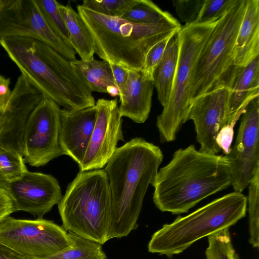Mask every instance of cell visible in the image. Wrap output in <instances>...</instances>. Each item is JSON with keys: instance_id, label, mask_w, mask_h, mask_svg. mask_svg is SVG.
<instances>
[{"instance_id": "e575fe53", "label": "cell", "mask_w": 259, "mask_h": 259, "mask_svg": "<svg viewBox=\"0 0 259 259\" xmlns=\"http://www.w3.org/2000/svg\"><path fill=\"white\" fill-rule=\"evenodd\" d=\"M15 211L13 199L8 191L0 186V222Z\"/></svg>"}, {"instance_id": "603a6c76", "label": "cell", "mask_w": 259, "mask_h": 259, "mask_svg": "<svg viewBox=\"0 0 259 259\" xmlns=\"http://www.w3.org/2000/svg\"><path fill=\"white\" fill-rule=\"evenodd\" d=\"M59 9L68 31L70 45L76 54L85 61L94 59L93 40L79 14L69 5L60 4Z\"/></svg>"}, {"instance_id": "7c38bea8", "label": "cell", "mask_w": 259, "mask_h": 259, "mask_svg": "<svg viewBox=\"0 0 259 259\" xmlns=\"http://www.w3.org/2000/svg\"><path fill=\"white\" fill-rule=\"evenodd\" d=\"M235 145L227 157L235 191L242 192L259 170V96L251 99L243 112Z\"/></svg>"}, {"instance_id": "4dcf8cb0", "label": "cell", "mask_w": 259, "mask_h": 259, "mask_svg": "<svg viewBox=\"0 0 259 259\" xmlns=\"http://www.w3.org/2000/svg\"><path fill=\"white\" fill-rule=\"evenodd\" d=\"M205 0L173 1L180 19L185 24H195Z\"/></svg>"}, {"instance_id": "f1b7e54d", "label": "cell", "mask_w": 259, "mask_h": 259, "mask_svg": "<svg viewBox=\"0 0 259 259\" xmlns=\"http://www.w3.org/2000/svg\"><path fill=\"white\" fill-rule=\"evenodd\" d=\"M247 199L248 203L250 244L254 248L259 246V170L250 182Z\"/></svg>"}, {"instance_id": "3957f363", "label": "cell", "mask_w": 259, "mask_h": 259, "mask_svg": "<svg viewBox=\"0 0 259 259\" xmlns=\"http://www.w3.org/2000/svg\"><path fill=\"white\" fill-rule=\"evenodd\" d=\"M0 45L27 79L44 98L68 110L95 106L89 89L71 61L48 45L32 38L13 36Z\"/></svg>"}, {"instance_id": "cb8c5ba5", "label": "cell", "mask_w": 259, "mask_h": 259, "mask_svg": "<svg viewBox=\"0 0 259 259\" xmlns=\"http://www.w3.org/2000/svg\"><path fill=\"white\" fill-rule=\"evenodd\" d=\"M70 246L54 255L31 259H107L102 245L91 240L68 232Z\"/></svg>"}, {"instance_id": "30bf717a", "label": "cell", "mask_w": 259, "mask_h": 259, "mask_svg": "<svg viewBox=\"0 0 259 259\" xmlns=\"http://www.w3.org/2000/svg\"><path fill=\"white\" fill-rule=\"evenodd\" d=\"M61 108L44 98L29 114L23 135V155L30 166H44L63 153L59 144Z\"/></svg>"}, {"instance_id": "5b68a950", "label": "cell", "mask_w": 259, "mask_h": 259, "mask_svg": "<svg viewBox=\"0 0 259 259\" xmlns=\"http://www.w3.org/2000/svg\"><path fill=\"white\" fill-rule=\"evenodd\" d=\"M247 204V197L235 191L178 216L152 235L148 251L168 257L180 254L200 239L235 225L245 216Z\"/></svg>"}, {"instance_id": "e0dca14e", "label": "cell", "mask_w": 259, "mask_h": 259, "mask_svg": "<svg viewBox=\"0 0 259 259\" xmlns=\"http://www.w3.org/2000/svg\"><path fill=\"white\" fill-rule=\"evenodd\" d=\"M97 116L96 105L78 110L61 109L59 144L63 155L81 164Z\"/></svg>"}, {"instance_id": "d4e9b609", "label": "cell", "mask_w": 259, "mask_h": 259, "mask_svg": "<svg viewBox=\"0 0 259 259\" xmlns=\"http://www.w3.org/2000/svg\"><path fill=\"white\" fill-rule=\"evenodd\" d=\"M121 18L133 23L145 25L158 24L176 19L149 0H135Z\"/></svg>"}, {"instance_id": "52a82bcc", "label": "cell", "mask_w": 259, "mask_h": 259, "mask_svg": "<svg viewBox=\"0 0 259 259\" xmlns=\"http://www.w3.org/2000/svg\"><path fill=\"white\" fill-rule=\"evenodd\" d=\"M247 0H235L222 16L195 63L190 101L219 89L230 90L243 68L236 66L234 49Z\"/></svg>"}, {"instance_id": "484cf974", "label": "cell", "mask_w": 259, "mask_h": 259, "mask_svg": "<svg viewBox=\"0 0 259 259\" xmlns=\"http://www.w3.org/2000/svg\"><path fill=\"white\" fill-rule=\"evenodd\" d=\"M22 153L12 149L0 150V186L18 180L28 170Z\"/></svg>"}, {"instance_id": "9a60e30c", "label": "cell", "mask_w": 259, "mask_h": 259, "mask_svg": "<svg viewBox=\"0 0 259 259\" xmlns=\"http://www.w3.org/2000/svg\"><path fill=\"white\" fill-rule=\"evenodd\" d=\"M44 98L41 92L22 74L12 91L7 109L0 112V150L12 149L23 154V135L26 121Z\"/></svg>"}, {"instance_id": "ffe728a7", "label": "cell", "mask_w": 259, "mask_h": 259, "mask_svg": "<svg viewBox=\"0 0 259 259\" xmlns=\"http://www.w3.org/2000/svg\"><path fill=\"white\" fill-rule=\"evenodd\" d=\"M259 55V1L247 4L234 49V62L243 68Z\"/></svg>"}, {"instance_id": "8992f818", "label": "cell", "mask_w": 259, "mask_h": 259, "mask_svg": "<svg viewBox=\"0 0 259 259\" xmlns=\"http://www.w3.org/2000/svg\"><path fill=\"white\" fill-rule=\"evenodd\" d=\"M58 207L66 231L101 245L107 241L111 197L104 169L78 172Z\"/></svg>"}, {"instance_id": "f35d334b", "label": "cell", "mask_w": 259, "mask_h": 259, "mask_svg": "<svg viewBox=\"0 0 259 259\" xmlns=\"http://www.w3.org/2000/svg\"><path fill=\"white\" fill-rule=\"evenodd\" d=\"M5 0H0V8H2L4 5Z\"/></svg>"}, {"instance_id": "44dd1931", "label": "cell", "mask_w": 259, "mask_h": 259, "mask_svg": "<svg viewBox=\"0 0 259 259\" xmlns=\"http://www.w3.org/2000/svg\"><path fill=\"white\" fill-rule=\"evenodd\" d=\"M71 64L92 92L106 93L113 97L119 96L108 62L94 58L88 61L75 59L71 61Z\"/></svg>"}, {"instance_id": "1f68e13d", "label": "cell", "mask_w": 259, "mask_h": 259, "mask_svg": "<svg viewBox=\"0 0 259 259\" xmlns=\"http://www.w3.org/2000/svg\"><path fill=\"white\" fill-rule=\"evenodd\" d=\"M234 2L235 0H205L195 24L220 19Z\"/></svg>"}, {"instance_id": "836d02e7", "label": "cell", "mask_w": 259, "mask_h": 259, "mask_svg": "<svg viewBox=\"0 0 259 259\" xmlns=\"http://www.w3.org/2000/svg\"><path fill=\"white\" fill-rule=\"evenodd\" d=\"M235 124H230L223 126L218 133L216 137V143L219 148L223 153L228 155L231 150L233 136V127Z\"/></svg>"}, {"instance_id": "ac0fdd59", "label": "cell", "mask_w": 259, "mask_h": 259, "mask_svg": "<svg viewBox=\"0 0 259 259\" xmlns=\"http://www.w3.org/2000/svg\"><path fill=\"white\" fill-rule=\"evenodd\" d=\"M154 88L153 80L147 78L141 70H129L125 85L119 95L121 117L144 123L151 111Z\"/></svg>"}, {"instance_id": "7402d4cb", "label": "cell", "mask_w": 259, "mask_h": 259, "mask_svg": "<svg viewBox=\"0 0 259 259\" xmlns=\"http://www.w3.org/2000/svg\"><path fill=\"white\" fill-rule=\"evenodd\" d=\"M178 32L169 39L163 55L153 73L154 87L163 108L169 101L177 67L179 53Z\"/></svg>"}, {"instance_id": "8fae6325", "label": "cell", "mask_w": 259, "mask_h": 259, "mask_svg": "<svg viewBox=\"0 0 259 259\" xmlns=\"http://www.w3.org/2000/svg\"><path fill=\"white\" fill-rule=\"evenodd\" d=\"M20 36L41 41L67 59H76V52L51 30L35 0H5L0 8V39Z\"/></svg>"}, {"instance_id": "83f0119b", "label": "cell", "mask_w": 259, "mask_h": 259, "mask_svg": "<svg viewBox=\"0 0 259 259\" xmlns=\"http://www.w3.org/2000/svg\"><path fill=\"white\" fill-rule=\"evenodd\" d=\"M42 16L53 32L70 45L65 22L59 9L60 4L55 0H35Z\"/></svg>"}, {"instance_id": "d6986e66", "label": "cell", "mask_w": 259, "mask_h": 259, "mask_svg": "<svg viewBox=\"0 0 259 259\" xmlns=\"http://www.w3.org/2000/svg\"><path fill=\"white\" fill-rule=\"evenodd\" d=\"M259 96V55L245 66L230 90L226 125L235 124L247 103Z\"/></svg>"}, {"instance_id": "2e32d148", "label": "cell", "mask_w": 259, "mask_h": 259, "mask_svg": "<svg viewBox=\"0 0 259 259\" xmlns=\"http://www.w3.org/2000/svg\"><path fill=\"white\" fill-rule=\"evenodd\" d=\"M5 189L13 199L17 211L43 217L58 204L63 196L59 182L51 175L27 170L21 178Z\"/></svg>"}, {"instance_id": "f546056e", "label": "cell", "mask_w": 259, "mask_h": 259, "mask_svg": "<svg viewBox=\"0 0 259 259\" xmlns=\"http://www.w3.org/2000/svg\"><path fill=\"white\" fill-rule=\"evenodd\" d=\"M135 0H84L81 5L84 8L101 14L121 18L134 4Z\"/></svg>"}, {"instance_id": "74e56055", "label": "cell", "mask_w": 259, "mask_h": 259, "mask_svg": "<svg viewBox=\"0 0 259 259\" xmlns=\"http://www.w3.org/2000/svg\"><path fill=\"white\" fill-rule=\"evenodd\" d=\"M0 259H31L23 256L0 244Z\"/></svg>"}, {"instance_id": "d6a6232c", "label": "cell", "mask_w": 259, "mask_h": 259, "mask_svg": "<svg viewBox=\"0 0 259 259\" xmlns=\"http://www.w3.org/2000/svg\"><path fill=\"white\" fill-rule=\"evenodd\" d=\"M170 38L169 37L158 42L147 53L141 70L147 78L153 80V72L161 60Z\"/></svg>"}, {"instance_id": "7a4b0ae2", "label": "cell", "mask_w": 259, "mask_h": 259, "mask_svg": "<svg viewBox=\"0 0 259 259\" xmlns=\"http://www.w3.org/2000/svg\"><path fill=\"white\" fill-rule=\"evenodd\" d=\"M163 158L158 146L140 137L116 149L104 169L111 197L107 241L125 237L138 228L145 195Z\"/></svg>"}, {"instance_id": "6da1fadb", "label": "cell", "mask_w": 259, "mask_h": 259, "mask_svg": "<svg viewBox=\"0 0 259 259\" xmlns=\"http://www.w3.org/2000/svg\"><path fill=\"white\" fill-rule=\"evenodd\" d=\"M226 156L197 150L191 145L175 152L170 161L157 172L152 185L153 200L162 212H187L208 196L232 186Z\"/></svg>"}, {"instance_id": "8d00e7d4", "label": "cell", "mask_w": 259, "mask_h": 259, "mask_svg": "<svg viewBox=\"0 0 259 259\" xmlns=\"http://www.w3.org/2000/svg\"><path fill=\"white\" fill-rule=\"evenodd\" d=\"M10 85V78L0 74V112L6 110L9 103L12 93Z\"/></svg>"}, {"instance_id": "277c9868", "label": "cell", "mask_w": 259, "mask_h": 259, "mask_svg": "<svg viewBox=\"0 0 259 259\" xmlns=\"http://www.w3.org/2000/svg\"><path fill=\"white\" fill-rule=\"evenodd\" d=\"M77 10L92 37L95 53L109 63L129 70H141L149 50L171 37L182 26L177 19L158 24H139L101 14L81 5L77 6Z\"/></svg>"}, {"instance_id": "5bb4252c", "label": "cell", "mask_w": 259, "mask_h": 259, "mask_svg": "<svg viewBox=\"0 0 259 259\" xmlns=\"http://www.w3.org/2000/svg\"><path fill=\"white\" fill-rule=\"evenodd\" d=\"M229 93L227 88L219 89L197 98L190 103L187 119L194 123L201 152L217 154L221 151L216 137L220 130L226 125Z\"/></svg>"}, {"instance_id": "ba28073f", "label": "cell", "mask_w": 259, "mask_h": 259, "mask_svg": "<svg viewBox=\"0 0 259 259\" xmlns=\"http://www.w3.org/2000/svg\"><path fill=\"white\" fill-rule=\"evenodd\" d=\"M220 19L203 23L185 24L178 32L179 53L172 90L168 103L156 120L161 142L176 140L180 128L187 121L193 69Z\"/></svg>"}, {"instance_id": "4316f807", "label": "cell", "mask_w": 259, "mask_h": 259, "mask_svg": "<svg viewBox=\"0 0 259 259\" xmlns=\"http://www.w3.org/2000/svg\"><path fill=\"white\" fill-rule=\"evenodd\" d=\"M206 259H240L234 249L229 228H225L207 236Z\"/></svg>"}, {"instance_id": "4fadbf2b", "label": "cell", "mask_w": 259, "mask_h": 259, "mask_svg": "<svg viewBox=\"0 0 259 259\" xmlns=\"http://www.w3.org/2000/svg\"><path fill=\"white\" fill-rule=\"evenodd\" d=\"M94 129L81 164L80 171L100 169L107 165L119 141H124L122 117L117 99H100L96 102Z\"/></svg>"}, {"instance_id": "d590c367", "label": "cell", "mask_w": 259, "mask_h": 259, "mask_svg": "<svg viewBox=\"0 0 259 259\" xmlns=\"http://www.w3.org/2000/svg\"><path fill=\"white\" fill-rule=\"evenodd\" d=\"M112 72L115 84L119 92V95L125 85L129 73V69L116 64L109 63Z\"/></svg>"}, {"instance_id": "9c48e42d", "label": "cell", "mask_w": 259, "mask_h": 259, "mask_svg": "<svg viewBox=\"0 0 259 259\" xmlns=\"http://www.w3.org/2000/svg\"><path fill=\"white\" fill-rule=\"evenodd\" d=\"M0 244L29 258L50 256L70 246L67 231L52 221L10 216L0 222Z\"/></svg>"}]
</instances>
